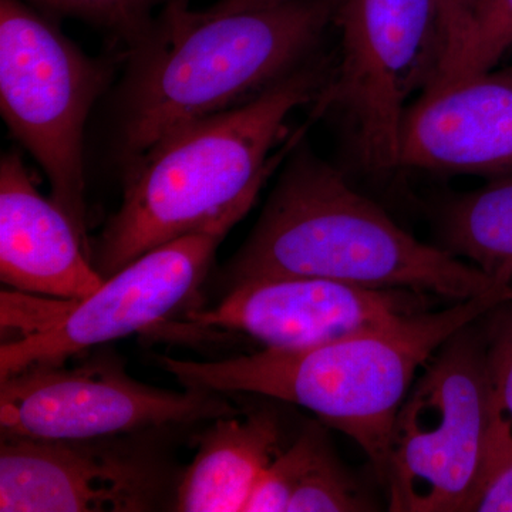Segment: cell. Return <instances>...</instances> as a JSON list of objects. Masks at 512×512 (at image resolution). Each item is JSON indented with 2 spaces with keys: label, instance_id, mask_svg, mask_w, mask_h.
Returning <instances> with one entry per match:
<instances>
[{
  "label": "cell",
  "instance_id": "1",
  "mask_svg": "<svg viewBox=\"0 0 512 512\" xmlns=\"http://www.w3.org/2000/svg\"><path fill=\"white\" fill-rule=\"evenodd\" d=\"M336 64L320 52L248 103L168 131L126 165L123 202L92 245L103 279L258 198L315 114L292 134L289 116L323 96Z\"/></svg>",
  "mask_w": 512,
  "mask_h": 512
},
{
  "label": "cell",
  "instance_id": "22",
  "mask_svg": "<svg viewBox=\"0 0 512 512\" xmlns=\"http://www.w3.org/2000/svg\"><path fill=\"white\" fill-rule=\"evenodd\" d=\"M477 512H512V456L484 485Z\"/></svg>",
  "mask_w": 512,
  "mask_h": 512
},
{
  "label": "cell",
  "instance_id": "5",
  "mask_svg": "<svg viewBox=\"0 0 512 512\" xmlns=\"http://www.w3.org/2000/svg\"><path fill=\"white\" fill-rule=\"evenodd\" d=\"M476 325L458 330L430 357L396 414L384 483L389 511L476 510L491 434L484 339Z\"/></svg>",
  "mask_w": 512,
  "mask_h": 512
},
{
  "label": "cell",
  "instance_id": "2",
  "mask_svg": "<svg viewBox=\"0 0 512 512\" xmlns=\"http://www.w3.org/2000/svg\"><path fill=\"white\" fill-rule=\"evenodd\" d=\"M285 161L247 241L215 278L218 291L306 276L454 303L510 288L404 231L303 138Z\"/></svg>",
  "mask_w": 512,
  "mask_h": 512
},
{
  "label": "cell",
  "instance_id": "24",
  "mask_svg": "<svg viewBox=\"0 0 512 512\" xmlns=\"http://www.w3.org/2000/svg\"><path fill=\"white\" fill-rule=\"evenodd\" d=\"M490 2H491V0H485L484 9L487 8L488 3H490ZM484 9H483V12H484ZM481 15H483V13H481ZM480 18H481V16H480ZM478 20H480V19H478Z\"/></svg>",
  "mask_w": 512,
  "mask_h": 512
},
{
  "label": "cell",
  "instance_id": "4",
  "mask_svg": "<svg viewBox=\"0 0 512 512\" xmlns=\"http://www.w3.org/2000/svg\"><path fill=\"white\" fill-rule=\"evenodd\" d=\"M508 301L512 288L495 289L309 348L157 362L184 387L254 393L308 409L355 441L384 485L394 419L420 370L458 330Z\"/></svg>",
  "mask_w": 512,
  "mask_h": 512
},
{
  "label": "cell",
  "instance_id": "21",
  "mask_svg": "<svg viewBox=\"0 0 512 512\" xmlns=\"http://www.w3.org/2000/svg\"><path fill=\"white\" fill-rule=\"evenodd\" d=\"M484 3L485 0H437L447 49L446 63L440 79L450 70L466 46L468 37L483 13Z\"/></svg>",
  "mask_w": 512,
  "mask_h": 512
},
{
  "label": "cell",
  "instance_id": "3",
  "mask_svg": "<svg viewBox=\"0 0 512 512\" xmlns=\"http://www.w3.org/2000/svg\"><path fill=\"white\" fill-rule=\"evenodd\" d=\"M171 3L131 49L120 96L124 165L175 127L242 106L319 55L342 0L192 10Z\"/></svg>",
  "mask_w": 512,
  "mask_h": 512
},
{
  "label": "cell",
  "instance_id": "20",
  "mask_svg": "<svg viewBox=\"0 0 512 512\" xmlns=\"http://www.w3.org/2000/svg\"><path fill=\"white\" fill-rule=\"evenodd\" d=\"M510 50L512 0H491L456 62L431 89L495 69Z\"/></svg>",
  "mask_w": 512,
  "mask_h": 512
},
{
  "label": "cell",
  "instance_id": "23",
  "mask_svg": "<svg viewBox=\"0 0 512 512\" xmlns=\"http://www.w3.org/2000/svg\"><path fill=\"white\" fill-rule=\"evenodd\" d=\"M285 2L289 0H218L214 6L225 10H248L269 8Z\"/></svg>",
  "mask_w": 512,
  "mask_h": 512
},
{
  "label": "cell",
  "instance_id": "8",
  "mask_svg": "<svg viewBox=\"0 0 512 512\" xmlns=\"http://www.w3.org/2000/svg\"><path fill=\"white\" fill-rule=\"evenodd\" d=\"M248 198L191 234L134 259L79 301L47 302L42 318L0 346V379L63 365L86 350L157 328L194 305L215 252L255 204Z\"/></svg>",
  "mask_w": 512,
  "mask_h": 512
},
{
  "label": "cell",
  "instance_id": "18",
  "mask_svg": "<svg viewBox=\"0 0 512 512\" xmlns=\"http://www.w3.org/2000/svg\"><path fill=\"white\" fill-rule=\"evenodd\" d=\"M376 510V504L335 456L329 441L306 471L288 507V512Z\"/></svg>",
  "mask_w": 512,
  "mask_h": 512
},
{
  "label": "cell",
  "instance_id": "6",
  "mask_svg": "<svg viewBox=\"0 0 512 512\" xmlns=\"http://www.w3.org/2000/svg\"><path fill=\"white\" fill-rule=\"evenodd\" d=\"M106 64L84 55L25 0H0V110L52 185L92 258L87 234L84 128L109 83Z\"/></svg>",
  "mask_w": 512,
  "mask_h": 512
},
{
  "label": "cell",
  "instance_id": "17",
  "mask_svg": "<svg viewBox=\"0 0 512 512\" xmlns=\"http://www.w3.org/2000/svg\"><path fill=\"white\" fill-rule=\"evenodd\" d=\"M40 13L52 19L73 18L83 20L109 32L126 43L130 49L140 45L158 16L177 0H25Z\"/></svg>",
  "mask_w": 512,
  "mask_h": 512
},
{
  "label": "cell",
  "instance_id": "16",
  "mask_svg": "<svg viewBox=\"0 0 512 512\" xmlns=\"http://www.w3.org/2000/svg\"><path fill=\"white\" fill-rule=\"evenodd\" d=\"M485 319L483 339L491 434L484 485L512 456V301L495 306Z\"/></svg>",
  "mask_w": 512,
  "mask_h": 512
},
{
  "label": "cell",
  "instance_id": "11",
  "mask_svg": "<svg viewBox=\"0 0 512 512\" xmlns=\"http://www.w3.org/2000/svg\"><path fill=\"white\" fill-rule=\"evenodd\" d=\"M121 437V436H119ZM119 437L30 440L2 437L0 511L146 512L171 484L167 463Z\"/></svg>",
  "mask_w": 512,
  "mask_h": 512
},
{
  "label": "cell",
  "instance_id": "12",
  "mask_svg": "<svg viewBox=\"0 0 512 512\" xmlns=\"http://www.w3.org/2000/svg\"><path fill=\"white\" fill-rule=\"evenodd\" d=\"M400 167L440 174H512V66L420 94L404 114Z\"/></svg>",
  "mask_w": 512,
  "mask_h": 512
},
{
  "label": "cell",
  "instance_id": "13",
  "mask_svg": "<svg viewBox=\"0 0 512 512\" xmlns=\"http://www.w3.org/2000/svg\"><path fill=\"white\" fill-rule=\"evenodd\" d=\"M0 278L30 296L79 301L103 284L79 232L39 194L18 153L0 164Z\"/></svg>",
  "mask_w": 512,
  "mask_h": 512
},
{
  "label": "cell",
  "instance_id": "14",
  "mask_svg": "<svg viewBox=\"0 0 512 512\" xmlns=\"http://www.w3.org/2000/svg\"><path fill=\"white\" fill-rule=\"evenodd\" d=\"M282 429L268 410L212 420L178 477L174 510L244 512L256 481L282 451Z\"/></svg>",
  "mask_w": 512,
  "mask_h": 512
},
{
  "label": "cell",
  "instance_id": "19",
  "mask_svg": "<svg viewBox=\"0 0 512 512\" xmlns=\"http://www.w3.org/2000/svg\"><path fill=\"white\" fill-rule=\"evenodd\" d=\"M328 441L325 430L318 424L306 427L301 436L265 468L244 512H288L293 493Z\"/></svg>",
  "mask_w": 512,
  "mask_h": 512
},
{
  "label": "cell",
  "instance_id": "15",
  "mask_svg": "<svg viewBox=\"0 0 512 512\" xmlns=\"http://www.w3.org/2000/svg\"><path fill=\"white\" fill-rule=\"evenodd\" d=\"M436 227L439 247L512 288V174L448 197Z\"/></svg>",
  "mask_w": 512,
  "mask_h": 512
},
{
  "label": "cell",
  "instance_id": "7",
  "mask_svg": "<svg viewBox=\"0 0 512 512\" xmlns=\"http://www.w3.org/2000/svg\"><path fill=\"white\" fill-rule=\"evenodd\" d=\"M335 77L316 104L338 109L372 173L400 168L404 114L439 82L447 49L437 0H342Z\"/></svg>",
  "mask_w": 512,
  "mask_h": 512
},
{
  "label": "cell",
  "instance_id": "10",
  "mask_svg": "<svg viewBox=\"0 0 512 512\" xmlns=\"http://www.w3.org/2000/svg\"><path fill=\"white\" fill-rule=\"evenodd\" d=\"M429 295L286 276L229 289L211 308L192 305L147 335L198 339L231 333L262 349H302L427 311Z\"/></svg>",
  "mask_w": 512,
  "mask_h": 512
},
{
  "label": "cell",
  "instance_id": "9",
  "mask_svg": "<svg viewBox=\"0 0 512 512\" xmlns=\"http://www.w3.org/2000/svg\"><path fill=\"white\" fill-rule=\"evenodd\" d=\"M237 413L222 393L157 389L111 360L30 367L0 379V433L13 439H109Z\"/></svg>",
  "mask_w": 512,
  "mask_h": 512
}]
</instances>
